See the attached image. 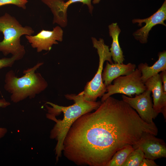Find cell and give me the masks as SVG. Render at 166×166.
Here are the masks:
<instances>
[{
    "label": "cell",
    "instance_id": "cell-1",
    "mask_svg": "<svg viewBox=\"0 0 166 166\" xmlns=\"http://www.w3.org/2000/svg\"><path fill=\"white\" fill-rule=\"evenodd\" d=\"M65 97L68 100H73L74 104L63 106L48 102L46 103L52 107L46 106L48 112L47 117L56 123L51 131L50 136L57 141L55 149L57 161L61 156L65 137L73 124L82 115L96 110L101 103L100 101L85 100L75 94H67Z\"/></svg>",
    "mask_w": 166,
    "mask_h": 166
},
{
    "label": "cell",
    "instance_id": "cell-2",
    "mask_svg": "<svg viewBox=\"0 0 166 166\" xmlns=\"http://www.w3.org/2000/svg\"><path fill=\"white\" fill-rule=\"evenodd\" d=\"M43 64L38 62L33 67L25 69L21 77H17L14 71L10 70L5 76L4 88L11 95L10 99L17 103L28 97L34 98L47 87V82L36 70Z\"/></svg>",
    "mask_w": 166,
    "mask_h": 166
},
{
    "label": "cell",
    "instance_id": "cell-3",
    "mask_svg": "<svg viewBox=\"0 0 166 166\" xmlns=\"http://www.w3.org/2000/svg\"><path fill=\"white\" fill-rule=\"evenodd\" d=\"M0 32L4 36L0 41V52L5 56L11 54L22 58L26 51L21 43V37L31 35L34 32L33 29L28 26H23L14 17L6 13L0 16Z\"/></svg>",
    "mask_w": 166,
    "mask_h": 166
},
{
    "label": "cell",
    "instance_id": "cell-4",
    "mask_svg": "<svg viewBox=\"0 0 166 166\" xmlns=\"http://www.w3.org/2000/svg\"><path fill=\"white\" fill-rule=\"evenodd\" d=\"M93 47L97 49L99 57V66L92 80L87 82L84 90L78 95L83 99L95 101L98 97H101L105 93L106 86L102 80L103 65L105 61L113 63L109 46L105 44L104 40L100 38L97 40L92 38Z\"/></svg>",
    "mask_w": 166,
    "mask_h": 166
},
{
    "label": "cell",
    "instance_id": "cell-5",
    "mask_svg": "<svg viewBox=\"0 0 166 166\" xmlns=\"http://www.w3.org/2000/svg\"><path fill=\"white\" fill-rule=\"evenodd\" d=\"M141 76L140 71L136 68L129 74L117 77L113 81V84L106 87V92L101 97V102L115 94H122L132 97V95L143 93L147 88L141 80Z\"/></svg>",
    "mask_w": 166,
    "mask_h": 166
},
{
    "label": "cell",
    "instance_id": "cell-6",
    "mask_svg": "<svg viewBox=\"0 0 166 166\" xmlns=\"http://www.w3.org/2000/svg\"><path fill=\"white\" fill-rule=\"evenodd\" d=\"M151 92L148 89L134 97L123 95L122 100L128 103L137 113L144 121L148 123H152L158 114L153 108L151 97Z\"/></svg>",
    "mask_w": 166,
    "mask_h": 166
},
{
    "label": "cell",
    "instance_id": "cell-7",
    "mask_svg": "<svg viewBox=\"0 0 166 166\" xmlns=\"http://www.w3.org/2000/svg\"><path fill=\"white\" fill-rule=\"evenodd\" d=\"M166 20V0H165L160 7L153 14L144 19L135 18L132 19L133 24L137 23L141 26L142 24L145 25L138 29L132 34L135 39L141 44L146 43L148 41L149 32L155 26L161 24L166 26L164 21Z\"/></svg>",
    "mask_w": 166,
    "mask_h": 166
},
{
    "label": "cell",
    "instance_id": "cell-8",
    "mask_svg": "<svg viewBox=\"0 0 166 166\" xmlns=\"http://www.w3.org/2000/svg\"><path fill=\"white\" fill-rule=\"evenodd\" d=\"M63 33L62 29L57 26L52 31L42 30L35 35H26L25 37L32 47L40 52L42 50L49 51L53 45L58 44L57 41L61 42Z\"/></svg>",
    "mask_w": 166,
    "mask_h": 166
},
{
    "label": "cell",
    "instance_id": "cell-9",
    "mask_svg": "<svg viewBox=\"0 0 166 166\" xmlns=\"http://www.w3.org/2000/svg\"><path fill=\"white\" fill-rule=\"evenodd\" d=\"M149 134L145 136L137 144L133 145L134 149L139 148L144 153V158L155 160L166 157V145L163 140Z\"/></svg>",
    "mask_w": 166,
    "mask_h": 166
},
{
    "label": "cell",
    "instance_id": "cell-10",
    "mask_svg": "<svg viewBox=\"0 0 166 166\" xmlns=\"http://www.w3.org/2000/svg\"><path fill=\"white\" fill-rule=\"evenodd\" d=\"M41 0L50 8L53 14V23H57L62 27H65L67 25V10L70 5L76 2L86 4L91 14L93 8L91 4V0H68L66 2L63 0Z\"/></svg>",
    "mask_w": 166,
    "mask_h": 166
},
{
    "label": "cell",
    "instance_id": "cell-11",
    "mask_svg": "<svg viewBox=\"0 0 166 166\" xmlns=\"http://www.w3.org/2000/svg\"><path fill=\"white\" fill-rule=\"evenodd\" d=\"M152 93L153 108L158 115L161 113L166 118V92L164 89L159 73L148 79L144 83Z\"/></svg>",
    "mask_w": 166,
    "mask_h": 166
},
{
    "label": "cell",
    "instance_id": "cell-12",
    "mask_svg": "<svg viewBox=\"0 0 166 166\" xmlns=\"http://www.w3.org/2000/svg\"><path fill=\"white\" fill-rule=\"evenodd\" d=\"M136 68V65L131 63L126 64L123 63H110L107 61L102 73V81L106 87L117 77L129 74Z\"/></svg>",
    "mask_w": 166,
    "mask_h": 166
},
{
    "label": "cell",
    "instance_id": "cell-13",
    "mask_svg": "<svg viewBox=\"0 0 166 166\" xmlns=\"http://www.w3.org/2000/svg\"><path fill=\"white\" fill-rule=\"evenodd\" d=\"M158 60L151 66L146 63H141L139 64L138 69L141 73V79L144 82L149 78L160 72L166 70V51L159 52Z\"/></svg>",
    "mask_w": 166,
    "mask_h": 166
},
{
    "label": "cell",
    "instance_id": "cell-14",
    "mask_svg": "<svg viewBox=\"0 0 166 166\" xmlns=\"http://www.w3.org/2000/svg\"><path fill=\"white\" fill-rule=\"evenodd\" d=\"M108 28L109 35L112 39L111 47L109 49L112 59L115 63H123L124 58L119 41L121 30L117 23H112Z\"/></svg>",
    "mask_w": 166,
    "mask_h": 166
},
{
    "label": "cell",
    "instance_id": "cell-15",
    "mask_svg": "<svg viewBox=\"0 0 166 166\" xmlns=\"http://www.w3.org/2000/svg\"><path fill=\"white\" fill-rule=\"evenodd\" d=\"M134 149L131 145L121 148L114 154L106 166H122L130 153Z\"/></svg>",
    "mask_w": 166,
    "mask_h": 166
},
{
    "label": "cell",
    "instance_id": "cell-16",
    "mask_svg": "<svg viewBox=\"0 0 166 166\" xmlns=\"http://www.w3.org/2000/svg\"><path fill=\"white\" fill-rule=\"evenodd\" d=\"M144 158V153L140 149H134L130 153L122 166H139Z\"/></svg>",
    "mask_w": 166,
    "mask_h": 166
},
{
    "label": "cell",
    "instance_id": "cell-17",
    "mask_svg": "<svg viewBox=\"0 0 166 166\" xmlns=\"http://www.w3.org/2000/svg\"><path fill=\"white\" fill-rule=\"evenodd\" d=\"M22 59L18 56H12L10 57H4L0 59V69L5 67H11L15 61Z\"/></svg>",
    "mask_w": 166,
    "mask_h": 166
},
{
    "label": "cell",
    "instance_id": "cell-18",
    "mask_svg": "<svg viewBox=\"0 0 166 166\" xmlns=\"http://www.w3.org/2000/svg\"><path fill=\"white\" fill-rule=\"evenodd\" d=\"M27 0H0V6L7 4L15 5L23 9L26 8Z\"/></svg>",
    "mask_w": 166,
    "mask_h": 166
},
{
    "label": "cell",
    "instance_id": "cell-19",
    "mask_svg": "<svg viewBox=\"0 0 166 166\" xmlns=\"http://www.w3.org/2000/svg\"><path fill=\"white\" fill-rule=\"evenodd\" d=\"M10 102L6 101L4 98H0V108H5L10 105ZM7 132V129L5 128L0 127V139L5 135Z\"/></svg>",
    "mask_w": 166,
    "mask_h": 166
},
{
    "label": "cell",
    "instance_id": "cell-20",
    "mask_svg": "<svg viewBox=\"0 0 166 166\" xmlns=\"http://www.w3.org/2000/svg\"><path fill=\"white\" fill-rule=\"evenodd\" d=\"M158 166L154 160L144 158L139 166Z\"/></svg>",
    "mask_w": 166,
    "mask_h": 166
},
{
    "label": "cell",
    "instance_id": "cell-21",
    "mask_svg": "<svg viewBox=\"0 0 166 166\" xmlns=\"http://www.w3.org/2000/svg\"><path fill=\"white\" fill-rule=\"evenodd\" d=\"M160 74L164 90L166 92V70L161 72Z\"/></svg>",
    "mask_w": 166,
    "mask_h": 166
},
{
    "label": "cell",
    "instance_id": "cell-22",
    "mask_svg": "<svg viewBox=\"0 0 166 166\" xmlns=\"http://www.w3.org/2000/svg\"><path fill=\"white\" fill-rule=\"evenodd\" d=\"M101 0H93V3L94 4H96L98 3Z\"/></svg>",
    "mask_w": 166,
    "mask_h": 166
}]
</instances>
